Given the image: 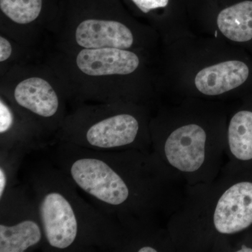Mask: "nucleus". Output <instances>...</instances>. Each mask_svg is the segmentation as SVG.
Instances as JSON below:
<instances>
[{"label":"nucleus","mask_w":252,"mask_h":252,"mask_svg":"<svg viewBox=\"0 0 252 252\" xmlns=\"http://www.w3.org/2000/svg\"><path fill=\"white\" fill-rule=\"evenodd\" d=\"M51 161L101 212L119 223L132 239L159 229V219L176 212L184 197L180 180L152 152L96 151L55 142Z\"/></svg>","instance_id":"1"},{"label":"nucleus","mask_w":252,"mask_h":252,"mask_svg":"<svg viewBox=\"0 0 252 252\" xmlns=\"http://www.w3.org/2000/svg\"><path fill=\"white\" fill-rule=\"evenodd\" d=\"M27 186L35 202L46 252H125L130 235L112 218L87 203L51 160L38 162Z\"/></svg>","instance_id":"2"},{"label":"nucleus","mask_w":252,"mask_h":252,"mask_svg":"<svg viewBox=\"0 0 252 252\" xmlns=\"http://www.w3.org/2000/svg\"><path fill=\"white\" fill-rule=\"evenodd\" d=\"M225 169L218 181L188 187L169 222L174 247L220 250L252 226V179Z\"/></svg>","instance_id":"3"},{"label":"nucleus","mask_w":252,"mask_h":252,"mask_svg":"<svg viewBox=\"0 0 252 252\" xmlns=\"http://www.w3.org/2000/svg\"><path fill=\"white\" fill-rule=\"evenodd\" d=\"M44 61L67 87L71 105L127 102V77L140 67L138 55L117 48L47 50Z\"/></svg>","instance_id":"4"},{"label":"nucleus","mask_w":252,"mask_h":252,"mask_svg":"<svg viewBox=\"0 0 252 252\" xmlns=\"http://www.w3.org/2000/svg\"><path fill=\"white\" fill-rule=\"evenodd\" d=\"M53 142L96 151L152 152L151 130L127 102L72 106Z\"/></svg>","instance_id":"5"},{"label":"nucleus","mask_w":252,"mask_h":252,"mask_svg":"<svg viewBox=\"0 0 252 252\" xmlns=\"http://www.w3.org/2000/svg\"><path fill=\"white\" fill-rule=\"evenodd\" d=\"M0 94L28 118L49 141L62 127L69 111L67 87L44 61L16 64L0 75Z\"/></svg>","instance_id":"6"},{"label":"nucleus","mask_w":252,"mask_h":252,"mask_svg":"<svg viewBox=\"0 0 252 252\" xmlns=\"http://www.w3.org/2000/svg\"><path fill=\"white\" fill-rule=\"evenodd\" d=\"M135 41L119 0H62V15L52 38V49L130 50Z\"/></svg>","instance_id":"7"},{"label":"nucleus","mask_w":252,"mask_h":252,"mask_svg":"<svg viewBox=\"0 0 252 252\" xmlns=\"http://www.w3.org/2000/svg\"><path fill=\"white\" fill-rule=\"evenodd\" d=\"M61 15L62 0H0V33L46 52Z\"/></svg>","instance_id":"8"},{"label":"nucleus","mask_w":252,"mask_h":252,"mask_svg":"<svg viewBox=\"0 0 252 252\" xmlns=\"http://www.w3.org/2000/svg\"><path fill=\"white\" fill-rule=\"evenodd\" d=\"M45 244L34 198L27 186H15L0 198V252L44 251Z\"/></svg>","instance_id":"9"},{"label":"nucleus","mask_w":252,"mask_h":252,"mask_svg":"<svg viewBox=\"0 0 252 252\" xmlns=\"http://www.w3.org/2000/svg\"><path fill=\"white\" fill-rule=\"evenodd\" d=\"M48 142L42 132L0 94V152L31 154L45 148Z\"/></svg>","instance_id":"10"},{"label":"nucleus","mask_w":252,"mask_h":252,"mask_svg":"<svg viewBox=\"0 0 252 252\" xmlns=\"http://www.w3.org/2000/svg\"><path fill=\"white\" fill-rule=\"evenodd\" d=\"M249 74L250 70L245 63L227 61L204 68L195 77V84L201 94L219 95L241 86Z\"/></svg>","instance_id":"11"},{"label":"nucleus","mask_w":252,"mask_h":252,"mask_svg":"<svg viewBox=\"0 0 252 252\" xmlns=\"http://www.w3.org/2000/svg\"><path fill=\"white\" fill-rule=\"evenodd\" d=\"M217 25L230 40L243 42L252 39V1L238 3L220 11Z\"/></svg>","instance_id":"12"},{"label":"nucleus","mask_w":252,"mask_h":252,"mask_svg":"<svg viewBox=\"0 0 252 252\" xmlns=\"http://www.w3.org/2000/svg\"><path fill=\"white\" fill-rule=\"evenodd\" d=\"M45 54L44 51L27 47L0 33V75L16 64L41 61Z\"/></svg>","instance_id":"13"},{"label":"nucleus","mask_w":252,"mask_h":252,"mask_svg":"<svg viewBox=\"0 0 252 252\" xmlns=\"http://www.w3.org/2000/svg\"><path fill=\"white\" fill-rule=\"evenodd\" d=\"M26 154L20 151L0 152V198L17 185V172Z\"/></svg>","instance_id":"14"}]
</instances>
